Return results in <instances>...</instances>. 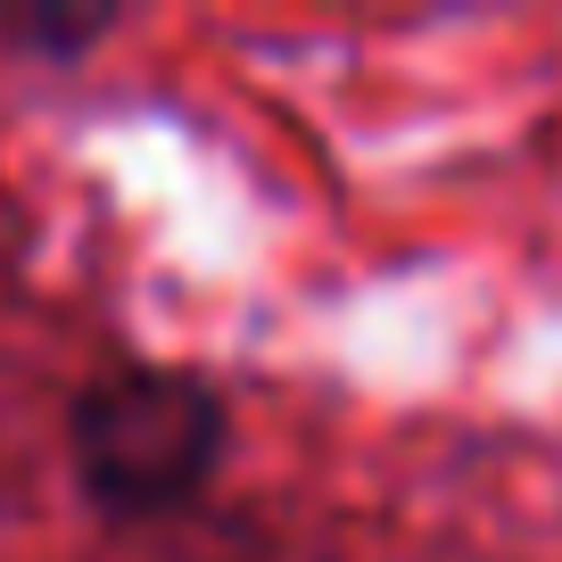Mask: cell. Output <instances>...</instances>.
I'll list each match as a JSON object with an SVG mask.
<instances>
[{"instance_id":"1","label":"cell","mask_w":562,"mask_h":562,"mask_svg":"<svg viewBox=\"0 0 562 562\" xmlns=\"http://www.w3.org/2000/svg\"><path fill=\"white\" fill-rule=\"evenodd\" d=\"M75 480L108 513H175L215 480L232 447V405L182 364H116L67 405Z\"/></svg>"},{"instance_id":"2","label":"cell","mask_w":562,"mask_h":562,"mask_svg":"<svg viewBox=\"0 0 562 562\" xmlns=\"http://www.w3.org/2000/svg\"><path fill=\"white\" fill-rule=\"evenodd\" d=\"M124 25V9H83V0H25V9H0V34L18 42V50H34V58H83V50H100L108 34Z\"/></svg>"}]
</instances>
